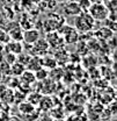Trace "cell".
<instances>
[{
	"label": "cell",
	"mask_w": 117,
	"mask_h": 121,
	"mask_svg": "<svg viewBox=\"0 0 117 121\" xmlns=\"http://www.w3.org/2000/svg\"><path fill=\"white\" fill-rule=\"evenodd\" d=\"M48 76H49V71L46 69H43V68H41L37 71H35V78H36V80H45L48 78Z\"/></svg>",
	"instance_id": "cell-11"
},
{
	"label": "cell",
	"mask_w": 117,
	"mask_h": 121,
	"mask_svg": "<svg viewBox=\"0 0 117 121\" xmlns=\"http://www.w3.org/2000/svg\"><path fill=\"white\" fill-rule=\"evenodd\" d=\"M38 121H53V120H52V118H50L49 115H44L43 118H41Z\"/></svg>",
	"instance_id": "cell-14"
},
{
	"label": "cell",
	"mask_w": 117,
	"mask_h": 121,
	"mask_svg": "<svg viewBox=\"0 0 117 121\" xmlns=\"http://www.w3.org/2000/svg\"><path fill=\"white\" fill-rule=\"evenodd\" d=\"M7 47H8V51H9L11 54L15 55V56H16V55H20V54L23 51V48H22V45H21V43H20L19 41L11 42Z\"/></svg>",
	"instance_id": "cell-8"
},
{
	"label": "cell",
	"mask_w": 117,
	"mask_h": 121,
	"mask_svg": "<svg viewBox=\"0 0 117 121\" xmlns=\"http://www.w3.org/2000/svg\"><path fill=\"white\" fill-rule=\"evenodd\" d=\"M88 13L96 21H104L109 16V9L104 4H92Z\"/></svg>",
	"instance_id": "cell-2"
},
{
	"label": "cell",
	"mask_w": 117,
	"mask_h": 121,
	"mask_svg": "<svg viewBox=\"0 0 117 121\" xmlns=\"http://www.w3.org/2000/svg\"><path fill=\"white\" fill-rule=\"evenodd\" d=\"M26 70V66L23 65V64H21V63H19V62H15L12 64V66L9 68V71L12 72V75L13 76H17V77H20V76L23 73V71Z\"/></svg>",
	"instance_id": "cell-7"
},
{
	"label": "cell",
	"mask_w": 117,
	"mask_h": 121,
	"mask_svg": "<svg viewBox=\"0 0 117 121\" xmlns=\"http://www.w3.org/2000/svg\"><path fill=\"white\" fill-rule=\"evenodd\" d=\"M63 12L66 16H78L80 13H82L78 1H67V2H64V7H63Z\"/></svg>",
	"instance_id": "cell-4"
},
{
	"label": "cell",
	"mask_w": 117,
	"mask_h": 121,
	"mask_svg": "<svg viewBox=\"0 0 117 121\" xmlns=\"http://www.w3.org/2000/svg\"><path fill=\"white\" fill-rule=\"evenodd\" d=\"M19 108H20V111L22 112V113H24V114H27V113H31L34 109H35V107L32 104H30V103H22L21 105L19 106Z\"/></svg>",
	"instance_id": "cell-12"
},
{
	"label": "cell",
	"mask_w": 117,
	"mask_h": 121,
	"mask_svg": "<svg viewBox=\"0 0 117 121\" xmlns=\"http://www.w3.org/2000/svg\"><path fill=\"white\" fill-rule=\"evenodd\" d=\"M90 4H103L104 0H89Z\"/></svg>",
	"instance_id": "cell-15"
},
{
	"label": "cell",
	"mask_w": 117,
	"mask_h": 121,
	"mask_svg": "<svg viewBox=\"0 0 117 121\" xmlns=\"http://www.w3.org/2000/svg\"><path fill=\"white\" fill-rule=\"evenodd\" d=\"M42 65L45 66V68H48V69H53V68H56L57 62H56L55 58H52V56L46 55V56L42 57Z\"/></svg>",
	"instance_id": "cell-10"
},
{
	"label": "cell",
	"mask_w": 117,
	"mask_h": 121,
	"mask_svg": "<svg viewBox=\"0 0 117 121\" xmlns=\"http://www.w3.org/2000/svg\"><path fill=\"white\" fill-rule=\"evenodd\" d=\"M20 77H21L22 82H24V84H31V83H34L36 80L35 73L32 71H29V70H24L23 73L20 76Z\"/></svg>",
	"instance_id": "cell-9"
},
{
	"label": "cell",
	"mask_w": 117,
	"mask_h": 121,
	"mask_svg": "<svg viewBox=\"0 0 117 121\" xmlns=\"http://www.w3.org/2000/svg\"><path fill=\"white\" fill-rule=\"evenodd\" d=\"M38 39H40V30L35 29V28H30V29L24 30L23 34H22V40L27 44H34Z\"/></svg>",
	"instance_id": "cell-5"
},
{
	"label": "cell",
	"mask_w": 117,
	"mask_h": 121,
	"mask_svg": "<svg viewBox=\"0 0 117 121\" xmlns=\"http://www.w3.org/2000/svg\"><path fill=\"white\" fill-rule=\"evenodd\" d=\"M56 1H59V2H67V1H71V0H56Z\"/></svg>",
	"instance_id": "cell-16"
},
{
	"label": "cell",
	"mask_w": 117,
	"mask_h": 121,
	"mask_svg": "<svg viewBox=\"0 0 117 121\" xmlns=\"http://www.w3.org/2000/svg\"><path fill=\"white\" fill-rule=\"evenodd\" d=\"M75 29L79 30L80 33H85V31H89L93 28L95 20L89 15L88 12H82L78 16H75Z\"/></svg>",
	"instance_id": "cell-1"
},
{
	"label": "cell",
	"mask_w": 117,
	"mask_h": 121,
	"mask_svg": "<svg viewBox=\"0 0 117 121\" xmlns=\"http://www.w3.org/2000/svg\"><path fill=\"white\" fill-rule=\"evenodd\" d=\"M78 4H79V6H80L82 12H88V9H89V7L92 5L89 0H79Z\"/></svg>",
	"instance_id": "cell-13"
},
{
	"label": "cell",
	"mask_w": 117,
	"mask_h": 121,
	"mask_svg": "<svg viewBox=\"0 0 117 121\" xmlns=\"http://www.w3.org/2000/svg\"><path fill=\"white\" fill-rule=\"evenodd\" d=\"M32 47V51L36 54V56H43L44 54L48 51V49H49V44H48V42L45 41V40H41V39H38L34 44Z\"/></svg>",
	"instance_id": "cell-6"
},
{
	"label": "cell",
	"mask_w": 117,
	"mask_h": 121,
	"mask_svg": "<svg viewBox=\"0 0 117 121\" xmlns=\"http://www.w3.org/2000/svg\"><path fill=\"white\" fill-rule=\"evenodd\" d=\"M63 30H60V34H61V37L63 40L66 42V43H75L79 39V34H78V30L73 28V27H69V26H63L61 27Z\"/></svg>",
	"instance_id": "cell-3"
}]
</instances>
